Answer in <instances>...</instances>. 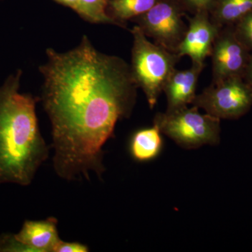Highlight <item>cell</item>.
I'll return each mask as SVG.
<instances>
[{"mask_svg": "<svg viewBox=\"0 0 252 252\" xmlns=\"http://www.w3.org/2000/svg\"><path fill=\"white\" fill-rule=\"evenodd\" d=\"M39 66L41 101L52 130L55 172L63 180L101 177L104 144L117 122L129 117L138 89L130 64L100 52L82 36L74 49L49 48Z\"/></svg>", "mask_w": 252, "mask_h": 252, "instance_id": "1", "label": "cell"}, {"mask_svg": "<svg viewBox=\"0 0 252 252\" xmlns=\"http://www.w3.org/2000/svg\"><path fill=\"white\" fill-rule=\"evenodd\" d=\"M21 69L0 86V185H31L49 157L36 114L39 100L20 92Z\"/></svg>", "mask_w": 252, "mask_h": 252, "instance_id": "2", "label": "cell"}, {"mask_svg": "<svg viewBox=\"0 0 252 252\" xmlns=\"http://www.w3.org/2000/svg\"><path fill=\"white\" fill-rule=\"evenodd\" d=\"M130 32L132 36L131 74L136 85L145 94L149 107L153 109L181 58L176 53L149 41L137 25Z\"/></svg>", "mask_w": 252, "mask_h": 252, "instance_id": "3", "label": "cell"}, {"mask_svg": "<svg viewBox=\"0 0 252 252\" xmlns=\"http://www.w3.org/2000/svg\"><path fill=\"white\" fill-rule=\"evenodd\" d=\"M220 119L201 114L193 106L158 113L154 124L182 148L198 149L220 142Z\"/></svg>", "mask_w": 252, "mask_h": 252, "instance_id": "4", "label": "cell"}, {"mask_svg": "<svg viewBox=\"0 0 252 252\" xmlns=\"http://www.w3.org/2000/svg\"><path fill=\"white\" fill-rule=\"evenodd\" d=\"M192 104L220 120L239 119L252 107V87L244 77L212 82Z\"/></svg>", "mask_w": 252, "mask_h": 252, "instance_id": "5", "label": "cell"}, {"mask_svg": "<svg viewBox=\"0 0 252 252\" xmlns=\"http://www.w3.org/2000/svg\"><path fill=\"white\" fill-rule=\"evenodd\" d=\"M185 9L180 0H160L132 21L155 44L177 54L188 28L183 21Z\"/></svg>", "mask_w": 252, "mask_h": 252, "instance_id": "6", "label": "cell"}, {"mask_svg": "<svg viewBox=\"0 0 252 252\" xmlns=\"http://www.w3.org/2000/svg\"><path fill=\"white\" fill-rule=\"evenodd\" d=\"M250 51L235 34L233 26L220 28L212 46V82L244 77Z\"/></svg>", "mask_w": 252, "mask_h": 252, "instance_id": "7", "label": "cell"}, {"mask_svg": "<svg viewBox=\"0 0 252 252\" xmlns=\"http://www.w3.org/2000/svg\"><path fill=\"white\" fill-rule=\"evenodd\" d=\"M188 21V28L177 54L180 58L189 56L192 64H205V60L211 56L212 46L221 28L212 22L207 11L195 13Z\"/></svg>", "mask_w": 252, "mask_h": 252, "instance_id": "8", "label": "cell"}, {"mask_svg": "<svg viewBox=\"0 0 252 252\" xmlns=\"http://www.w3.org/2000/svg\"><path fill=\"white\" fill-rule=\"evenodd\" d=\"M204 67L205 64H192L191 67L185 70L175 69L164 86L163 92L167 98L166 111L176 110L193 104L196 96L199 77Z\"/></svg>", "mask_w": 252, "mask_h": 252, "instance_id": "9", "label": "cell"}, {"mask_svg": "<svg viewBox=\"0 0 252 252\" xmlns=\"http://www.w3.org/2000/svg\"><path fill=\"white\" fill-rule=\"evenodd\" d=\"M57 223L54 217L45 220H27L14 236L18 241L32 249L34 252H54L61 241Z\"/></svg>", "mask_w": 252, "mask_h": 252, "instance_id": "10", "label": "cell"}, {"mask_svg": "<svg viewBox=\"0 0 252 252\" xmlns=\"http://www.w3.org/2000/svg\"><path fill=\"white\" fill-rule=\"evenodd\" d=\"M158 126L136 131L130 140L131 156L139 162L149 161L157 158L161 151L163 140Z\"/></svg>", "mask_w": 252, "mask_h": 252, "instance_id": "11", "label": "cell"}, {"mask_svg": "<svg viewBox=\"0 0 252 252\" xmlns=\"http://www.w3.org/2000/svg\"><path fill=\"white\" fill-rule=\"evenodd\" d=\"M160 0H109L107 13L116 26L126 28L128 21L142 16Z\"/></svg>", "mask_w": 252, "mask_h": 252, "instance_id": "12", "label": "cell"}, {"mask_svg": "<svg viewBox=\"0 0 252 252\" xmlns=\"http://www.w3.org/2000/svg\"><path fill=\"white\" fill-rule=\"evenodd\" d=\"M252 11V0H216L210 11L212 22L220 28L234 26Z\"/></svg>", "mask_w": 252, "mask_h": 252, "instance_id": "13", "label": "cell"}, {"mask_svg": "<svg viewBox=\"0 0 252 252\" xmlns=\"http://www.w3.org/2000/svg\"><path fill=\"white\" fill-rule=\"evenodd\" d=\"M108 1L109 0H79L75 12L84 21L93 24L116 26L107 13Z\"/></svg>", "mask_w": 252, "mask_h": 252, "instance_id": "14", "label": "cell"}, {"mask_svg": "<svg viewBox=\"0 0 252 252\" xmlns=\"http://www.w3.org/2000/svg\"><path fill=\"white\" fill-rule=\"evenodd\" d=\"M233 28L239 40L252 51V11L235 23Z\"/></svg>", "mask_w": 252, "mask_h": 252, "instance_id": "15", "label": "cell"}, {"mask_svg": "<svg viewBox=\"0 0 252 252\" xmlns=\"http://www.w3.org/2000/svg\"><path fill=\"white\" fill-rule=\"evenodd\" d=\"M0 252H34L32 249L18 241L14 234L0 236Z\"/></svg>", "mask_w": 252, "mask_h": 252, "instance_id": "16", "label": "cell"}, {"mask_svg": "<svg viewBox=\"0 0 252 252\" xmlns=\"http://www.w3.org/2000/svg\"><path fill=\"white\" fill-rule=\"evenodd\" d=\"M185 9L195 14L200 11L210 13L216 0H180Z\"/></svg>", "mask_w": 252, "mask_h": 252, "instance_id": "17", "label": "cell"}, {"mask_svg": "<svg viewBox=\"0 0 252 252\" xmlns=\"http://www.w3.org/2000/svg\"><path fill=\"white\" fill-rule=\"evenodd\" d=\"M89 248L78 242H64L61 240L54 252H87Z\"/></svg>", "mask_w": 252, "mask_h": 252, "instance_id": "18", "label": "cell"}, {"mask_svg": "<svg viewBox=\"0 0 252 252\" xmlns=\"http://www.w3.org/2000/svg\"><path fill=\"white\" fill-rule=\"evenodd\" d=\"M244 78H245L247 82L252 87V52L250 54L248 65H247L245 74H244Z\"/></svg>", "mask_w": 252, "mask_h": 252, "instance_id": "19", "label": "cell"}, {"mask_svg": "<svg viewBox=\"0 0 252 252\" xmlns=\"http://www.w3.org/2000/svg\"><path fill=\"white\" fill-rule=\"evenodd\" d=\"M56 2L66 6V7L70 8L71 9L77 11L79 0H54Z\"/></svg>", "mask_w": 252, "mask_h": 252, "instance_id": "20", "label": "cell"}]
</instances>
